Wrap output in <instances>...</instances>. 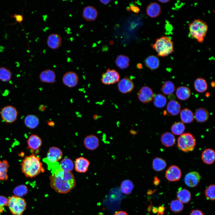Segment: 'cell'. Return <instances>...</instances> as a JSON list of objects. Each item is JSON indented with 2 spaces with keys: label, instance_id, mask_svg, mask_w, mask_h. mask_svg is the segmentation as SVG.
I'll use <instances>...</instances> for the list:
<instances>
[{
  "label": "cell",
  "instance_id": "1",
  "mask_svg": "<svg viewBox=\"0 0 215 215\" xmlns=\"http://www.w3.org/2000/svg\"><path fill=\"white\" fill-rule=\"evenodd\" d=\"M57 165L51 168L52 174L49 177L50 186L58 193L66 194L75 187V179L72 173L63 171Z\"/></svg>",
  "mask_w": 215,
  "mask_h": 215
},
{
  "label": "cell",
  "instance_id": "2",
  "mask_svg": "<svg viewBox=\"0 0 215 215\" xmlns=\"http://www.w3.org/2000/svg\"><path fill=\"white\" fill-rule=\"evenodd\" d=\"M21 165L22 172L26 177H33L44 171L40 158L34 153L26 156Z\"/></svg>",
  "mask_w": 215,
  "mask_h": 215
},
{
  "label": "cell",
  "instance_id": "3",
  "mask_svg": "<svg viewBox=\"0 0 215 215\" xmlns=\"http://www.w3.org/2000/svg\"><path fill=\"white\" fill-rule=\"evenodd\" d=\"M188 28L190 36L199 43H203L208 29L207 23L202 20L196 19L189 24Z\"/></svg>",
  "mask_w": 215,
  "mask_h": 215
},
{
  "label": "cell",
  "instance_id": "4",
  "mask_svg": "<svg viewBox=\"0 0 215 215\" xmlns=\"http://www.w3.org/2000/svg\"><path fill=\"white\" fill-rule=\"evenodd\" d=\"M159 56H167L174 51L173 42L169 37L162 36L157 39L152 45Z\"/></svg>",
  "mask_w": 215,
  "mask_h": 215
},
{
  "label": "cell",
  "instance_id": "5",
  "mask_svg": "<svg viewBox=\"0 0 215 215\" xmlns=\"http://www.w3.org/2000/svg\"><path fill=\"white\" fill-rule=\"evenodd\" d=\"M7 206L13 215H22L26 209V203L23 198L13 195L8 199Z\"/></svg>",
  "mask_w": 215,
  "mask_h": 215
},
{
  "label": "cell",
  "instance_id": "6",
  "mask_svg": "<svg viewBox=\"0 0 215 215\" xmlns=\"http://www.w3.org/2000/svg\"><path fill=\"white\" fill-rule=\"evenodd\" d=\"M196 144L195 137L192 134L189 133H183L178 138V147L185 152L192 151L194 148Z\"/></svg>",
  "mask_w": 215,
  "mask_h": 215
},
{
  "label": "cell",
  "instance_id": "7",
  "mask_svg": "<svg viewBox=\"0 0 215 215\" xmlns=\"http://www.w3.org/2000/svg\"><path fill=\"white\" fill-rule=\"evenodd\" d=\"M0 113L1 118L5 122L11 123L16 120L18 112L14 106L7 105L1 108Z\"/></svg>",
  "mask_w": 215,
  "mask_h": 215
},
{
  "label": "cell",
  "instance_id": "8",
  "mask_svg": "<svg viewBox=\"0 0 215 215\" xmlns=\"http://www.w3.org/2000/svg\"><path fill=\"white\" fill-rule=\"evenodd\" d=\"M119 74L116 70L108 68L102 74L101 79L103 84L110 85L119 81Z\"/></svg>",
  "mask_w": 215,
  "mask_h": 215
},
{
  "label": "cell",
  "instance_id": "9",
  "mask_svg": "<svg viewBox=\"0 0 215 215\" xmlns=\"http://www.w3.org/2000/svg\"><path fill=\"white\" fill-rule=\"evenodd\" d=\"M62 81L66 86L70 88L76 86L78 83V76L75 72L68 71L63 75Z\"/></svg>",
  "mask_w": 215,
  "mask_h": 215
},
{
  "label": "cell",
  "instance_id": "10",
  "mask_svg": "<svg viewBox=\"0 0 215 215\" xmlns=\"http://www.w3.org/2000/svg\"><path fill=\"white\" fill-rule=\"evenodd\" d=\"M138 96L141 102L143 103H148L153 100L154 95L151 88L147 86H144L139 90Z\"/></svg>",
  "mask_w": 215,
  "mask_h": 215
},
{
  "label": "cell",
  "instance_id": "11",
  "mask_svg": "<svg viewBox=\"0 0 215 215\" xmlns=\"http://www.w3.org/2000/svg\"><path fill=\"white\" fill-rule=\"evenodd\" d=\"M165 176L167 179L171 182L179 180L181 176V171L178 166L172 165L166 171Z\"/></svg>",
  "mask_w": 215,
  "mask_h": 215
},
{
  "label": "cell",
  "instance_id": "12",
  "mask_svg": "<svg viewBox=\"0 0 215 215\" xmlns=\"http://www.w3.org/2000/svg\"><path fill=\"white\" fill-rule=\"evenodd\" d=\"M201 178L199 174L197 171H192L187 173L184 178L186 185L190 187H196L199 184Z\"/></svg>",
  "mask_w": 215,
  "mask_h": 215
},
{
  "label": "cell",
  "instance_id": "13",
  "mask_svg": "<svg viewBox=\"0 0 215 215\" xmlns=\"http://www.w3.org/2000/svg\"><path fill=\"white\" fill-rule=\"evenodd\" d=\"M134 87L132 81L128 77L121 79L118 83L119 90L123 93H126L131 91Z\"/></svg>",
  "mask_w": 215,
  "mask_h": 215
},
{
  "label": "cell",
  "instance_id": "14",
  "mask_svg": "<svg viewBox=\"0 0 215 215\" xmlns=\"http://www.w3.org/2000/svg\"><path fill=\"white\" fill-rule=\"evenodd\" d=\"M62 39L61 36L57 33L50 34L47 40V44L49 47L52 50H56L62 45Z\"/></svg>",
  "mask_w": 215,
  "mask_h": 215
},
{
  "label": "cell",
  "instance_id": "15",
  "mask_svg": "<svg viewBox=\"0 0 215 215\" xmlns=\"http://www.w3.org/2000/svg\"><path fill=\"white\" fill-rule=\"evenodd\" d=\"M62 155V152L60 149L52 147L49 149L45 159L50 162L56 163L61 159Z\"/></svg>",
  "mask_w": 215,
  "mask_h": 215
},
{
  "label": "cell",
  "instance_id": "16",
  "mask_svg": "<svg viewBox=\"0 0 215 215\" xmlns=\"http://www.w3.org/2000/svg\"><path fill=\"white\" fill-rule=\"evenodd\" d=\"M98 15L97 10L92 6H86L84 8L82 12L83 18L87 21H95Z\"/></svg>",
  "mask_w": 215,
  "mask_h": 215
},
{
  "label": "cell",
  "instance_id": "17",
  "mask_svg": "<svg viewBox=\"0 0 215 215\" xmlns=\"http://www.w3.org/2000/svg\"><path fill=\"white\" fill-rule=\"evenodd\" d=\"M84 144L87 149L93 150L99 146V142L98 138L94 135L87 136L84 140Z\"/></svg>",
  "mask_w": 215,
  "mask_h": 215
},
{
  "label": "cell",
  "instance_id": "18",
  "mask_svg": "<svg viewBox=\"0 0 215 215\" xmlns=\"http://www.w3.org/2000/svg\"><path fill=\"white\" fill-rule=\"evenodd\" d=\"M56 76L55 72L51 69H47L42 71L39 78L41 82L53 84L56 81Z\"/></svg>",
  "mask_w": 215,
  "mask_h": 215
},
{
  "label": "cell",
  "instance_id": "19",
  "mask_svg": "<svg viewBox=\"0 0 215 215\" xmlns=\"http://www.w3.org/2000/svg\"><path fill=\"white\" fill-rule=\"evenodd\" d=\"M90 162L87 159L82 157L76 159L75 162V169L77 172L85 173L90 165Z\"/></svg>",
  "mask_w": 215,
  "mask_h": 215
},
{
  "label": "cell",
  "instance_id": "20",
  "mask_svg": "<svg viewBox=\"0 0 215 215\" xmlns=\"http://www.w3.org/2000/svg\"><path fill=\"white\" fill-rule=\"evenodd\" d=\"M147 15L151 18H155L158 16L161 13V8L160 5L155 2L149 4L146 9Z\"/></svg>",
  "mask_w": 215,
  "mask_h": 215
},
{
  "label": "cell",
  "instance_id": "21",
  "mask_svg": "<svg viewBox=\"0 0 215 215\" xmlns=\"http://www.w3.org/2000/svg\"><path fill=\"white\" fill-rule=\"evenodd\" d=\"M28 148L31 150H34L39 149L42 146V140L36 134H32L27 140Z\"/></svg>",
  "mask_w": 215,
  "mask_h": 215
},
{
  "label": "cell",
  "instance_id": "22",
  "mask_svg": "<svg viewBox=\"0 0 215 215\" xmlns=\"http://www.w3.org/2000/svg\"><path fill=\"white\" fill-rule=\"evenodd\" d=\"M201 159L204 163L210 165L213 164L215 159L214 150L211 148L205 149L202 152Z\"/></svg>",
  "mask_w": 215,
  "mask_h": 215
},
{
  "label": "cell",
  "instance_id": "23",
  "mask_svg": "<svg viewBox=\"0 0 215 215\" xmlns=\"http://www.w3.org/2000/svg\"><path fill=\"white\" fill-rule=\"evenodd\" d=\"M24 123L25 126L30 129L36 128L39 123V119L38 116L33 114H29L25 117Z\"/></svg>",
  "mask_w": 215,
  "mask_h": 215
},
{
  "label": "cell",
  "instance_id": "24",
  "mask_svg": "<svg viewBox=\"0 0 215 215\" xmlns=\"http://www.w3.org/2000/svg\"><path fill=\"white\" fill-rule=\"evenodd\" d=\"M160 140L163 145L167 147H169L173 146L175 144L176 138L172 133L166 132L162 135Z\"/></svg>",
  "mask_w": 215,
  "mask_h": 215
},
{
  "label": "cell",
  "instance_id": "25",
  "mask_svg": "<svg viewBox=\"0 0 215 215\" xmlns=\"http://www.w3.org/2000/svg\"><path fill=\"white\" fill-rule=\"evenodd\" d=\"M181 107L179 103L175 100L169 101L167 105V110L168 113L172 115L176 116L180 112Z\"/></svg>",
  "mask_w": 215,
  "mask_h": 215
},
{
  "label": "cell",
  "instance_id": "26",
  "mask_svg": "<svg viewBox=\"0 0 215 215\" xmlns=\"http://www.w3.org/2000/svg\"><path fill=\"white\" fill-rule=\"evenodd\" d=\"M176 93L178 99L185 101L189 98L191 95V92L188 87L182 86L177 88Z\"/></svg>",
  "mask_w": 215,
  "mask_h": 215
},
{
  "label": "cell",
  "instance_id": "27",
  "mask_svg": "<svg viewBox=\"0 0 215 215\" xmlns=\"http://www.w3.org/2000/svg\"><path fill=\"white\" fill-rule=\"evenodd\" d=\"M145 66L151 70L158 68L160 65V61L158 58L154 55L148 57L145 60Z\"/></svg>",
  "mask_w": 215,
  "mask_h": 215
},
{
  "label": "cell",
  "instance_id": "28",
  "mask_svg": "<svg viewBox=\"0 0 215 215\" xmlns=\"http://www.w3.org/2000/svg\"><path fill=\"white\" fill-rule=\"evenodd\" d=\"M209 117L208 112L206 109L203 108H198L195 112L194 117L196 120L199 122H205L208 120Z\"/></svg>",
  "mask_w": 215,
  "mask_h": 215
},
{
  "label": "cell",
  "instance_id": "29",
  "mask_svg": "<svg viewBox=\"0 0 215 215\" xmlns=\"http://www.w3.org/2000/svg\"><path fill=\"white\" fill-rule=\"evenodd\" d=\"M191 194L189 191L183 188H179L177 192V197L182 203H187L191 199Z\"/></svg>",
  "mask_w": 215,
  "mask_h": 215
},
{
  "label": "cell",
  "instance_id": "30",
  "mask_svg": "<svg viewBox=\"0 0 215 215\" xmlns=\"http://www.w3.org/2000/svg\"><path fill=\"white\" fill-rule=\"evenodd\" d=\"M180 117L183 122L189 123L193 121L194 116L191 110L187 108H185L181 111Z\"/></svg>",
  "mask_w": 215,
  "mask_h": 215
},
{
  "label": "cell",
  "instance_id": "31",
  "mask_svg": "<svg viewBox=\"0 0 215 215\" xmlns=\"http://www.w3.org/2000/svg\"><path fill=\"white\" fill-rule=\"evenodd\" d=\"M129 62L128 57L122 55L118 56L115 60L116 66L121 69H124L128 67L129 65Z\"/></svg>",
  "mask_w": 215,
  "mask_h": 215
},
{
  "label": "cell",
  "instance_id": "32",
  "mask_svg": "<svg viewBox=\"0 0 215 215\" xmlns=\"http://www.w3.org/2000/svg\"><path fill=\"white\" fill-rule=\"evenodd\" d=\"M166 165L165 161L161 158L156 157L153 160L152 168L156 171H162L165 168Z\"/></svg>",
  "mask_w": 215,
  "mask_h": 215
},
{
  "label": "cell",
  "instance_id": "33",
  "mask_svg": "<svg viewBox=\"0 0 215 215\" xmlns=\"http://www.w3.org/2000/svg\"><path fill=\"white\" fill-rule=\"evenodd\" d=\"M194 85L196 90L199 93L204 92L208 88L206 81L202 78L196 79L194 81Z\"/></svg>",
  "mask_w": 215,
  "mask_h": 215
},
{
  "label": "cell",
  "instance_id": "34",
  "mask_svg": "<svg viewBox=\"0 0 215 215\" xmlns=\"http://www.w3.org/2000/svg\"><path fill=\"white\" fill-rule=\"evenodd\" d=\"M9 167V165L6 160L0 161V180H6L7 179V172Z\"/></svg>",
  "mask_w": 215,
  "mask_h": 215
},
{
  "label": "cell",
  "instance_id": "35",
  "mask_svg": "<svg viewBox=\"0 0 215 215\" xmlns=\"http://www.w3.org/2000/svg\"><path fill=\"white\" fill-rule=\"evenodd\" d=\"M59 166L63 171L70 172L73 169L74 164L71 159L66 158L63 159L60 162Z\"/></svg>",
  "mask_w": 215,
  "mask_h": 215
},
{
  "label": "cell",
  "instance_id": "36",
  "mask_svg": "<svg viewBox=\"0 0 215 215\" xmlns=\"http://www.w3.org/2000/svg\"><path fill=\"white\" fill-rule=\"evenodd\" d=\"M133 188L134 185L133 182L129 179L124 180L122 182L120 186L122 192L125 194H130Z\"/></svg>",
  "mask_w": 215,
  "mask_h": 215
},
{
  "label": "cell",
  "instance_id": "37",
  "mask_svg": "<svg viewBox=\"0 0 215 215\" xmlns=\"http://www.w3.org/2000/svg\"><path fill=\"white\" fill-rule=\"evenodd\" d=\"M153 98V104L157 108H162L164 107L166 104V97L162 94H158Z\"/></svg>",
  "mask_w": 215,
  "mask_h": 215
},
{
  "label": "cell",
  "instance_id": "38",
  "mask_svg": "<svg viewBox=\"0 0 215 215\" xmlns=\"http://www.w3.org/2000/svg\"><path fill=\"white\" fill-rule=\"evenodd\" d=\"M173 83L171 81H167L162 85L161 90L162 93L165 95H168L172 94L175 90Z\"/></svg>",
  "mask_w": 215,
  "mask_h": 215
},
{
  "label": "cell",
  "instance_id": "39",
  "mask_svg": "<svg viewBox=\"0 0 215 215\" xmlns=\"http://www.w3.org/2000/svg\"><path fill=\"white\" fill-rule=\"evenodd\" d=\"M12 76V73L9 69L4 67H0V80L8 82L11 79Z\"/></svg>",
  "mask_w": 215,
  "mask_h": 215
},
{
  "label": "cell",
  "instance_id": "40",
  "mask_svg": "<svg viewBox=\"0 0 215 215\" xmlns=\"http://www.w3.org/2000/svg\"><path fill=\"white\" fill-rule=\"evenodd\" d=\"M185 127L184 124L182 122H178L174 123L171 127L172 133L176 135H179L183 134Z\"/></svg>",
  "mask_w": 215,
  "mask_h": 215
},
{
  "label": "cell",
  "instance_id": "41",
  "mask_svg": "<svg viewBox=\"0 0 215 215\" xmlns=\"http://www.w3.org/2000/svg\"><path fill=\"white\" fill-rule=\"evenodd\" d=\"M170 207L172 211L174 213H178L183 210L184 206L182 203L178 199H175L171 202Z\"/></svg>",
  "mask_w": 215,
  "mask_h": 215
},
{
  "label": "cell",
  "instance_id": "42",
  "mask_svg": "<svg viewBox=\"0 0 215 215\" xmlns=\"http://www.w3.org/2000/svg\"><path fill=\"white\" fill-rule=\"evenodd\" d=\"M28 192L27 187L23 185L17 186L14 189L13 192L15 196L21 197L25 195Z\"/></svg>",
  "mask_w": 215,
  "mask_h": 215
},
{
  "label": "cell",
  "instance_id": "43",
  "mask_svg": "<svg viewBox=\"0 0 215 215\" xmlns=\"http://www.w3.org/2000/svg\"><path fill=\"white\" fill-rule=\"evenodd\" d=\"M215 186L214 185H209L205 190V194L206 198L211 200H215Z\"/></svg>",
  "mask_w": 215,
  "mask_h": 215
},
{
  "label": "cell",
  "instance_id": "44",
  "mask_svg": "<svg viewBox=\"0 0 215 215\" xmlns=\"http://www.w3.org/2000/svg\"><path fill=\"white\" fill-rule=\"evenodd\" d=\"M8 199L6 197L0 195V212L3 211V208L7 206Z\"/></svg>",
  "mask_w": 215,
  "mask_h": 215
},
{
  "label": "cell",
  "instance_id": "45",
  "mask_svg": "<svg viewBox=\"0 0 215 215\" xmlns=\"http://www.w3.org/2000/svg\"><path fill=\"white\" fill-rule=\"evenodd\" d=\"M12 17L14 18L17 22L21 23L23 21V16L22 14H14Z\"/></svg>",
  "mask_w": 215,
  "mask_h": 215
},
{
  "label": "cell",
  "instance_id": "46",
  "mask_svg": "<svg viewBox=\"0 0 215 215\" xmlns=\"http://www.w3.org/2000/svg\"><path fill=\"white\" fill-rule=\"evenodd\" d=\"M129 8V11L131 10L136 13H139L140 11V8L138 6L134 4H130Z\"/></svg>",
  "mask_w": 215,
  "mask_h": 215
},
{
  "label": "cell",
  "instance_id": "47",
  "mask_svg": "<svg viewBox=\"0 0 215 215\" xmlns=\"http://www.w3.org/2000/svg\"><path fill=\"white\" fill-rule=\"evenodd\" d=\"M190 215H204V214L201 211L196 210L192 211Z\"/></svg>",
  "mask_w": 215,
  "mask_h": 215
},
{
  "label": "cell",
  "instance_id": "48",
  "mask_svg": "<svg viewBox=\"0 0 215 215\" xmlns=\"http://www.w3.org/2000/svg\"><path fill=\"white\" fill-rule=\"evenodd\" d=\"M113 215H128V214L124 211H119L115 213Z\"/></svg>",
  "mask_w": 215,
  "mask_h": 215
},
{
  "label": "cell",
  "instance_id": "49",
  "mask_svg": "<svg viewBox=\"0 0 215 215\" xmlns=\"http://www.w3.org/2000/svg\"><path fill=\"white\" fill-rule=\"evenodd\" d=\"M46 107L44 105H41L39 107V109L41 111H43L45 110Z\"/></svg>",
  "mask_w": 215,
  "mask_h": 215
},
{
  "label": "cell",
  "instance_id": "50",
  "mask_svg": "<svg viewBox=\"0 0 215 215\" xmlns=\"http://www.w3.org/2000/svg\"><path fill=\"white\" fill-rule=\"evenodd\" d=\"M159 182V180L156 176H155L154 178V181L153 182L154 184L156 185H157Z\"/></svg>",
  "mask_w": 215,
  "mask_h": 215
},
{
  "label": "cell",
  "instance_id": "51",
  "mask_svg": "<svg viewBox=\"0 0 215 215\" xmlns=\"http://www.w3.org/2000/svg\"><path fill=\"white\" fill-rule=\"evenodd\" d=\"M99 1L102 3L105 4H109L111 0H100Z\"/></svg>",
  "mask_w": 215,
  "mask_h": 215
},
{
  "label": "cell",
  "instance_id": "52",
  "mask_svg": "<svg viewBox=\"0 0 215 215\" xmlns=\"http://www.w3.org/2000/svg\"><path fill=\"white\" fill-rule=\"evenodd\" d=\"M164 210V208L162 207H160L159 208L158 211L159 213H162Z\"/></svg>",
  "mask_w": 215,
  "mask_h": 215
},
{
  "label": "cell",
  "instance_id": "53",
  "mask_svg": "<svg viewBox=\"0 0 215 215\" xmlns=\"http://www.w3.org/2000/svg\"><path fill=\"white\" fill-rule=\"evenodd\" d=\"M158 1L162 3H167L169 2V1H170L168 0H158Z\"/></svg>",
  "mask_w": 215,
  "mask_h": 215
},
{
  "label": "cell",
  "instance_id": "54",
  "mask_svg": "<svg viewBox=\"0 0 215 215\" xmlns=\"http://www.w3.org/2000/svg\"><path fill=\"white\" fill-rule=\"evenodd\" d=\"M136 67L138 69H141L142 68V64L141 63L137 64Z\"/></svg>",
  "mask_w": 215,
  "mask_h": 215
},
{
  "label": "cell",
  "instance_id": "55",
  "mask_svg": "<svg viewBox=\"0 0 215 215\" xmlns=\"http://www.w3.org/2000/svg\"><path fill=\"white\" fill-rule=\"evenodd\" d=\"M130 132L131 134H133V135H134L135 134H136V131H135L133 130H131L130 131Z\"/></svg>",
  "mask_w": 215,
  "mask_h": 215
},
{
  "label": "cell",
  "instance_id": "56",
  "mask_svg": "<svg viewBox=\"0 0 215 215\" xmlns=\"http://www.w3.org/2000/svg\"><path fill=\"white\" fill-rule=\"evenodd\" d=\"M48 124L50 126H52L54 125V123L53 122H48Z\"/></svg>",
  "mask_w": 215,
  "mask_h": 215
},
{
  "label": "cell",
  "instance_id": "57",
  "mask_svg": "<svg viewBox=\"0 0 215 215\" xmlns=\"http://www.w3.org/2000/svg\"><path fill=\"white\" fill-rule=\"evenodd\" d=\"M211 85L213 87H214L215 82L214 81H213L211 82Z\"/></svg>",
  "mask_w": 215,
  "mask_h": 215
}]
</instances>
